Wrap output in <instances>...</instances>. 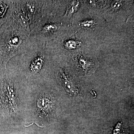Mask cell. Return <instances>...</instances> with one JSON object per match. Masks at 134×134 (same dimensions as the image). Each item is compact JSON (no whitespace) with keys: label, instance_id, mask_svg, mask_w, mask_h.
Masks as SVG:
<instances>
[{"label":"cell","instance_id":"cell-1","mask_svg":"<svg viewBox=\"0 0 134 134\" xmlns=\"http://www.w3.org/2000/svg\"><path fill=\"white\" fill-rule=\"evenodd\" d=\"M63 84L66 91L70 93L74 94L77 91V89L74 87V84L71 82L64 74H63Z\"/></svg>","mask_w":134,"mask_h":134},{"label":"cell","instance_id":"cell-2","mask_svg":"<svg viewBox=\"0 0 134 134\" xmlns=\"http://www.w3.org/2000/svg\"><path fill=\"white\" fill-rule=\"evenodd\" d=\"M43 63L42 58L39 57L36 58L32 62L31 65V69L34 71H37L41 69Z\"/></svg>","mask_w":134,"mask_h":134},{"label":"cell","instance_id":"cell-3","mask_svg":"<svg viewBox=\"0 0 134 134\" xmlns=\"http://www.w3.org/2000/svg\"><path fill=\"white\" fill-rule=\"evenodd\" d=\"M38 106L40 108L43 110H46L49 108L50 104L49 100L45 98L39 99L38 101Z\"/></svg>","mask_w":134,"mask_h":134},{"label":"cell","instance_id":"cell-4","mask_svg":"<svg viewBox=\"0 0 134 134\" xmlns=\"http://www.w3.org/2000/svg\"><path fill=\"white\" fill-rule=\"evenodd\" d=\"M79 2L77 1H73L67 11L66 14L67 16L71 15L73 14L77 11V9L79 7Z\"/></svg>","mask_w":134,"mask_h":134},{"label":"cell","instance_id":"cell-5","mask_svg":"<svg viewBox=\"0 0 134 134\" xmlns=\"http://www.w3.org/2000/svg\"><path fill=\"white\" fill-rule=\"evenodd\" d=\"M94 20H86L80 23V25L81 27L83 28H88L91 27L94 25Z\"/></svg>","mask_w":134,"mask_h":134},{"label":"cell","instance_id":"cell-6","mask_svg":"<svg viewBox=\"0 0 134 134\" xmlns=\"http://www.w3.org/2000/svg\"><path fill=\"white\" fill-rule=\"evenodd\" d=\"M77 43L74 40H70L67 41L65 44V46L70 50L75 49L77 47Z\"/></svg>","mask_w":134,"mask_h":134},{"label":"cell","instance_id":"cell-7","mask_svg":"<svg viewBox=\"0 0 134 134\" xmlns=\"http://www.w3.org/2000/svg\"><path fill=\"white\" fill-rule=\"evenodd\" d=\"M80 65L82 68L85 70H87L88 67L91 66V63L83 58H80L79 60Z\"/></svg>","mask_w":134,"mask_h":134},{"label":"cell","instance_id":"cell-8","mask_svg":"<svg viewBox=\"0 0 134 134\" xmlns=\"http://www.w3.org/2000/svg\"><path fill=\"white\" fill-rule=\"evenodd\" d=\"M57 27L54 24H48L45 25L43 28L44 31L46 32H52L56 30Z\"/></svg>","mask_w":134,"mask_h":134},{"label":"cell","instance_id":"cell-9","mask_svg":"<svg viewBox=\"0 0 134 134\" xmlns=\"http://www.w3.org/2000/svg\"><path fill=\"white\" fill-rule=\"evenodd\" d=\"M122 5L120 1H115L112 4V7L114 10L119 9Z\"/></svg>","mask_w":134,"mask_h":134},{"label":"cell","instance_id":"cell-10","mask_svg":"<svg viewBox=\"0 0 134 134\" xmlns=\"http://www.w3.org/2000/svg\"><path fill=\"white\" fill-rule=\"evenodd\" d=\"M7 6H6L4 3L0 2V17L4 15L7 10Z\"/></svg>","mask_w":134,"mask_h":134},{"label":"cell","instance_id":"cell-11","mask_svg":"<svg viewBox=\"0 0 134 134\" xmlns=\"http://www.w3.org/2000/svg\"><path fill=\"white\" fill-rule=\"evenodd\" d=\"M10 40V44L13 45H17L18 44V43L19 42L18 38H12Z\"/></svg>","mask_w":134,"mask_h":134},{"label":"cell","instance_id":"cell-12","mask_svg":"<svg viewBox=\"0 0 134 134\" xmlns=\"http://www.w3.org/2000/svg\"><path fill=\"white\" fill-rule=\"evenodd\" d=\"M27 5V8L28 10L30 13H33L35 11V8L34 5H32L31 4H28Z\"/></svg>","mask_w":134,"mask_h":134}]
</instances>
